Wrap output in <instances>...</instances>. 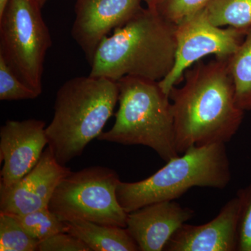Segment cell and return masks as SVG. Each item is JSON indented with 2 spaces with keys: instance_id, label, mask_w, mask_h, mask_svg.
I'll return each instance as SVG.
<instances>
[{
  "instance_id": "13",
  "label": "cell",
  "mask_w": 251,
  "mask_h": 251,
  "mask_svg": "<svg viewBox=\"0 0 251 251\" xmlns=\"http://www.w3.org/2000/svg\"><path fill=\"white\" fill-rule=\"evenodd\" d=\"M239 201L226 203L216 218L201 226L184 224L167 243L166 251H237Z\"/></svg>"
},
{
  "instance_id": "23",
  "label": "cell",
  "mask_w": 251,
  "mask_h": 251,
  "mask_svg": "<svg viewBox=\"0 0 251 251\" xmlns=\"http://www.w3.org/2000/svg\"><path fill=\"white\" fill-rule=\"evenodd\" d=\"M143 1L146 3L148 8L156 9L157 5L161 1V0H143Z\"/></svg>"
},
{
  "instance_id": "9",
  "label": "cell",
  "mask_w": 251,
  "mask_h": 251,
  "mask_svg": "<svg viewBox=\"0 0 251 251\" xmlns=\"http://www.w3.org/2000/svg\"><path fill=\"white\" fill-rule=\"evenodd\" d=\"M42 120H7L0 128V158L3 163L0 187L23 179L40 160L49 144Z\"/></svg>"
},
{
  "instance_id": "16",
  "label": "cell",
  "mask_w": 251,
  "mask_h": 251,
  "mask_svg": "<svg viewBox=\"0 0 251 251\" xmlns=\"http://www.w3.org/2000/svg\"><path fill=\"white\" fill-rule=\"evenodd\" d=\"M229 73L235 90V100L242 110H251V31L228 59Z\"/></svg>"
},
{
  "instance_id": "14",
  "label": "cell",
  "mask_w": 251,
  "mask_h": 251,
  "mask_svg": "<svg viewBox=\"0 0 251 251\" xmlns=\"http://www.w3.org/2000/svg\"><path fill=\"white\" fill-rule=\"evenodd\" d=\"M67 232L75 236L91 251H137L139 248L126 227L84 220L65 222Z\"/></svg>"
},
{
  "instance_id": "25",
  "label": "cell",
  "mask_w": 251,
  "mask_h": 251,
  "mask_svg": "<svg viewBox=\"0 0 251 251\" xmlns=\"http://www.w3.org/2000/svg\"><path fill=\"white\" fill-rule=\"evenodd\" d=\"M48 1H49V0H39V4H41L42 8L44 7V5L46 4V3Z\"/></svg>"
},
{
  "instance_id": "8",
  "label": "cell",
  "mask_w": 251,
  "mask_h": 251,
  "mask_svg": "<svg viewBox=\"0 0 251 251\" xmlns=\"http://www.w3.org/2000/svg\"><path fill=\"white\" fill-rule=\"evenodd\" d=\"M245 36L233 28L214 25L202 9L188 16L176 25L175 64L170 74L158 82L162 90L169 95L185 72L206 56L214 54L216 58L229 59Z\"/></svg>"
},
{
  "instance_id": "24",
  "label": "cell",
  "mask_w": 251,
  "mask_h": 251,
  "mask_svg": "<svg viewBox=\"0 0 251 251\" xmlns=\"http://www.w3.org/2000/svg\"><path fill=\"white\" fill-rule=\"evenodd\" d=\"M8 0H0V14L4 11L5 6L7 4Z\"/></svg>"
},
{
  "instance_id": "10",
  "label": "cell",
  "mask_w": 251,
  "mask_h": 251,
  "mask_svg": "<svg viewBox=\"0 0 251 251\" xmlns=\"http://www.w3.org/2000/svg\"><path fill=\"white\" fill-rule=\"evenodd\" d=\"M70 168L59 163L48 146L35 167L8 188L0 187V212L21 216L49 207L52 195Z\"/></svg>"
},
{
  "instance_id": "11",
  "label": "cell",
  "mask_w": 251,
  "mask_h": 251,
  "mask_svg": "<svg viewBox=\"0 0 251 251\" xmlns=\"http://www.w3.org/2000/svg\"><path fill=\"white\" fill-rule=\"evenodd\" d=\"M143 0H77L72 35L91 64L97 48L112 29L143 9Z\"/></svg>"
},
{
  "instance_id": "2",
  "label": "cell",
  "mask_w": 251,
  "mask_h": 251,
  "mask_svg": "<svg viewBox=\"0 0 251 251\" xmlns=\"http://www.w3.org/2000/svg\"><path fill=\"white\" fill-rule=\"evenodd\" d=\"M176 27L156 9L143 8L101 41L91 63L90 75L116 82L125 76L159 82L174 66Z\"/></svg>"
},
{
  "instance_id": "17",
  "label": "cell",
  "mask_w": 251,
  "mask_h": 251,
  "mask_svg": "<svg viewBox=\"0 0 251 251\" xmlns=\"http://www.w3.org/2000/svg\"><path fill=\"white\" fill-rule=\"evenodd\" d=\"M40 242L28 233L14 216L0 212V251H38Z\"/></svg>"
},
{
  "instance_id": "6",
  "label": "cell",
  "mask_w": 251,
  "mask_h": 251,
  "mask_svg": "<svg viewBox=\"0 0 251 251\" xmlns=\"http://www.w3.org/2000/svg\"><path fill=\"white\" fill-rule=\"evenodd\" d=\"M39 0H8L0 14V57L23 82L40 95L52 39Z\"/></svg>"
},
{
  "instance_id": "12",
  "label": "cell",
  "mask_w": 251,
  "mask_h": 251,
  "mask_svg": "<svg viewBox=\"0 0 251 251\" xmlns=\"http://www.w3.org/2000/svg\"><path fill=\"white\" fill-rule=\"evenodd\" d=\"M194 214L174 201H162L128 213L126 228L139 251H164L172 236Z\"/></svg>"
},
{
  "instance_id": "21",
  "label": "cell",
  "mask_w": 251,
  "mask_h": 251,
  "mask_svg": "<svg viewBox=\"0 0 251 251\" xmlns=\"http://www.w3.org/2000/svg\"><path fill=\"white\" fill-rule=\"evenodd\" d=\"M239 201L237 251H251V184L237 193Z\"/></svg>"
},
{
  "instance_id": "3",
  "label": "cell",
  "mask_w": 251,
  "mask_h": 251,
  "mask_svg": "<svg viewBox=\"0 0 251 251\" xmlns=\"http://www.w3.org/2000/svg\"><path fill=\"white\" fill-rule=\"evenodd\" d=\"M118 84L103 77H76L64 82L56 95L54 115L46 128L49 144L65 166L83 153L103 133L119 101Z\"/></svg>"
},
{
  "instance_id": "20",
  "label": "cell",
  "mask_w": 251,
  "mask_h": 251,
  "mask_svg": "<svg viewBox=\"0 0 251 251\" xmlns=\"http://www.w3.org/2000/svg\"><path fill=\"white\" fill-rule=\"evenodd\" d=\"M210 0H161L156 10L168 22L178 25L203 9Z\"/></svg>"
},
{
  "instance_id": "7",
  "label": "cell",
  "mask_w": 251,
  "mask_h": 251,
  "mask_svg": "<svg viewBox=\"0 0 251 251\" xmlns=\"http://www.w3.org/2000/svg\"><path fill=\"white\" fill-rule=\"evenodd\" d=\"M120 181L116 171L105 167L72 171L56 188L49 208L64 222L84 220L126 227L128 213L117 196Z\"/></svg>"
},
{
  "instance_id": "19",
  "label": "cell",
  "mask_w": 251,
  "mask_h": 251,
  "mask_svg": "<svg viewBox=\"0 0 251 251\" xmlns=\"http://www.w3.org/2000/svg\"><path fill=\"white\" fill-rule=\"evenodd\" d=\"M39 96L20 80L4 59L0 57V100H28Z\"/></svg>"
},
{
  "instance_id": "1",
  "label": "cell",
  "mask_w": 251,
  "mask_h": 251,
  "mask_svg": "<svg viewBox=\"0 0 251 251\" xmlns=\"http://www.w3.org/2000/svg\"><path fill=\"white\" fill-rule=\"evenodd\" d=\"M184 84L169 93L174 118L175 146L190 148L226 144L237 133L244 111L235 100L228 59L198 61L184 73Z\"/></svg>"
},
{
  "instance_id": "5",
  "label": "cell",
  "mask_w": 251,
  "mask_h": 251,
  "mask_svg": "<svg viewBox=\"0 0 251 251\" xmlns=\"http://www.w3.org/2000/svg\"><path fill=\"white\" fill-rule=\"evenodd\" d=\"M117 82L120 107L115 122L97 139L148 147L166 162L179 156L171 99L158 81L125 76Z\"/></svg>"
},
{
  "instance_id": "15",
  "label": "cell",
  "mask_w": 251,
  "mask_h": 251,
  "mask_svg": "<svg viewBox=\"0 0 251 251\" xmlns=\"http://www.w3.org/2000/svg\"><path fill=\"white\" fill-rule=\"evenodd\" d=\"M202 10L217 27H232L245 35L251 31V0H210Z\"/></svg>"
},
{
  "instance_id": "22",
  "label": "cell",
  "mask_w": 251,
  "mask_h": 251,
  "mask_svg": "<svg viewBox=\"0 0 251 251\" xmlns=\"http://www.w3.org/2000/svg\"><path fill=\"white\" fill-rule=\"evenodd\" d=\"M39 251H91L80 239L69 233L62 232L41 241Z\"/></svg>"
},
{
  "instance_id": "18",
  "label": "cell",
  "mask_w": 251,
  "mask_h": 251,
  "mask_svg": "<svg viewBox=\"0 0 251 251\" xmlns=\"http://www.w3.org/2000/svg\"><path fill=\"white\" fill-rule=\"evenodd\" d=\"M14 216L28 233L40 242L54 234L67 232L66 223L49 207L38 209L24 215Z\"/></svg>"
},
{
  "instance_id": "4",
  "label": "cell",
  "mask_w": 251,
  "mask_h": 251,
  "mask_svg": "<svg viewBox=\"0 0 251 251\" xmlns=\"http://www.w3.org/2000/svg\"><path fill=\"white\" fill-rule=\"evenodd\" d=\"M166 163L147 179L120 181L117 199L126 212L152 203L175 201L193 187L224 189L232 178L224 143L193 147Z\"/></svg>"
}]
</instances>
